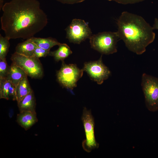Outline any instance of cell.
Wrapping results in <instances>:
<instances>
[{
	"label": "cell",
	"instance_id": "6da1fadb",
	"mask_svg": "<svg viewBox=\"0 0 158 158\" xmlns=\"http://www.w3.org/2000/svg\"><path fill=\"white\" fill-rule=\"evenodd\" d=\"M2 10L1 28L9 40L34 37L48 22L37 0H11L5 3Z\"/></svg>",
	"mask_w": 158,
	"mask_h": 158
},
{
	"label": "cell",
	"instance_id": "7a4b0ae2",
	"mask_svg": "<svg viewBox=\"0 0 158 158\" xmlns=\"http://www.w3.org/2000/svg\"><path fill=\"white\" fill-rule=\"evenodd\" d=\"M116 24L120 40L129 50L138 55L145 52L146 47L154 40L152 27L140 16L123 11Z\"/></svg>",
	"mask_w": 158,
	"mask_h": 158
},
{
	"label": "cell",
	"instance_id": "3957f363",
	"mask_svg": "<svg viewBox=\"0 0 158 158\" xmlns=\"http://www.w3.org/2000/svg\"><path fill=\"white\" fill-rule=\"evenodd\" d=\"M89 39L92 48L106 55L117 52V43L120 40L117 31L99 32L92 35Z\"/></svg>",
	"mask_w": 158,
	"mask_h": 158
},
{
	"label": "cell",
	"instance_id": "277c9868",
	"mask_svg": "<svg viewBox=\"0 0 158 158\" xmlns=\"http://www.w3.org/2000/svg\"><path fill=\"white\" fill-rule=\"evenodd\" d=\"M141 86L146 106L151 112L158 110V78L145 73L142 74Z\"/></svg>",
	"mask_w": 158,
	"mask_h": 158
},
{
	"label": "cell",
	"instance_id": "5b68a950",
	"mask_svg": "<svg viewBox=\"0 0 158 158\" xmlns=\"http://www.w3.org/2000/svg\"><path fill=\"white\" fill-rule=\"evenodd\" d=\"M11 59L12 63L20 67L28 76L32 78H41L43 74L42 66L39 58L35 56H27L16 52Z\"/></svg>",
	"mask_w": 158,
	"mask_h": 158
},
{
	"label": "cell",
	"instance_id": "8992f818",
	"mask_svg": "<svg viewBox=\"0 0 158 158\" xmlns=\"http://www.w3.org/2000/svg\"><path fill=\"white\" fill-rule=\"evenodd\" d=\"M84 70L80 69L75 64H67L62 62V66L56 73L59 83L63 87L72 92L77 86L78 81L82 76Z\"/></svg>",
	"mask_w": 158,
	"mask_h": 158
},
{
	"label": "cell",
	"instance_id": "52a82bcc",
	"mask_svg": "<svg viewBox=\"0 0 158 158\" xmlns=\"http://www.w3.org/2000/svg\"><path fill=\"white\" fill-rule=\"evenodd\" d=\"M65 30L66 38L74 44H80L92 35L88 23L80 19H73Z\"/></svg>",
	"mask_w": 158,
	"mask_h": 158
},
{
	"label": "cell",
	"instance_id": "ba28073f",
	"mask_svg": "<svg viewBox=\"0 0 158 158\" xmlns=\"http://www.w3.org/2000/svg\"><path fill=\"white\" fill-rule=\"evenodd\" d=\"M81 120L85 136V139L82 142V146L85 152L89 153L92 150L98 148L99 146L95 137V123L91 110L86 107L84 108Z\"/></svg>",
	"mask_w": 158,
	"mask_h": 158
},
{
	"label": "cell",
	"instance_id": "9c48e42d",
	"mask_svg": "<svg viewBox=\"0 0 158 158\" xmlns=\"http://www.w3.org/2000/svg\"><path fill=\"white\" fill-rule=\"evenodd\" d=\"M83 69L91 80L99 85L107 79L111 74L109 68L102 62V55L97 60L85 62Z\"/></svg>",
	"mask_w": 158,
	"mask_h": 158
},
{
	"label": "cell",
	"instance_id": "30bf717a",
	"mask_svg": "<svg viewBox=\"0 0 158 158\" xmlns=\"http://www.w3.org/2000/svg\"><path fill=\"white\" fill-rule=\"evenodd\" d=\"M16 121L25 130H28L38 121L36 112H20L17 115Z\"/></svg>",
	"mask_w": 158,
	"mask_h": 158
},
{
	"label": "cell",
	"instance_id": "8fae6325",
	"mask_svg": "<svg viewBox=\"0 0 158 158\" xmlns=\"http://www.w3.org/2000/svg\"><path fill=\"white\" fill-rule=\"evenodd\" d=\"M16 87L6 78H0V98L16 100Z\"/></svg>",
	"mask_w": 158,
	"mask_h": 158
},
{
	"label": "cell",
	"instance_id": "7c38bea8",
	"mask_svg": "<svg viewBox=\"0 0 158 158\" xmlns=\"http://www.w3.org/2000/svg\"><path fill=\"white\" fill-rule=\"evenodd\" d=\"M26 76V74L20 67L12 63L9 66L6 78L16 87L23 78Z\"/></svg>",
	"mask_w": 158,
	"mask_h": 158
},
{
	"label": "cell",
	"instance_id": "4fadbf2b",
	"mask_svg": "<svg viewBox=\"0 0 158 158\" xmlns=\"http://www.w3.org/2000/svg\"><path fill=\"white\" fill-rule=\"evenodd\" d=\"M20 112L26 111L35 112L36 102L33 91H32L17 103Z\"/></svg>",
	"mask_w": 158,
	"mask_h": 158
},
{
	"label": "cell",
	"instance_id": "5bb4252c",
	"mask_svg": "<svg viewBox=\"0 0 158 158\" xmlns=\"http://www.w3.org/2000/svg\"><path fill=\"white\" fill-rule=\"evenodd\" d=\"M37 47L30 38L18 44L16 47L15 52L27 56H33L34 50Z\"/></svg>",
	"mask_w": 158,
	"mask_h": 158
},
{
	"label": "cell",
	"instance_id": "9a60e30c",
	"mask_svg": "<svg viewBox=\"0 0 158 158\" xmlns=\"http://www.w3.org/2000/svg\"><path fill=\"white\" fill-rule=\"evenodd\" d=\"M32 90L29 83L27 76H25L16 87V96L17 103Z\"/></svg>",
	"mask_w": 158,
	"mask_h": 158
},
{
	"label": "cell",
	"instance_id": "2e32d148",
	"mask_svg": "<svg viewBox=\"0 0 158 158\" xmlns=\"http://www.w3.org/2000/svg\"><path fill=\"white\" fill-rule=\"evenodd\" d=\"M58 48L52 51H50L49 55L52 56L55 61H63L65 59L68 57L72 53L69 46L65 43H61Z\"/></svg>",
	"mask_w": 158,
	"mask_h": 158
},
{
	"label": "cell",
	"instance_id": "e0dca14e",
	"mask_svg": "<svg viewBox=\"0 0 158 158\" xmlns=\"http://www.w3.org/2000/svg\"><path fill=\"white\" fill-rule=\"evenodd\" d=\"M31 39L37 47L49 51L54 46L61 44L56 39L51 37L43 38L34 37Z\"/></svg>",
	"mask_w": 158,
	"mask_h": 158
},
{
	"label": "cell",
	"instance_id": "ac0fdd59",
	"mask_svg": "<svg viewBox=\"0 0 158 158\" xmlns=\"http://www.w3.org/2000/svg\"><path fill=\"white\" fill-rule=\"evenodd\" d=\"M10 40L6 37H4L0 34V59H6L8 51L10 44Z\"/></svg>",
	"mask_w": 158,
	"mask_h": 158
},
{
	"label": "cell",
	"instance_id": "d6986e66",
	"mask_svg": "<svg viewBox=\"0 0 158 158\" xmlns=\"http://www.w3.org/2000/svg\"><path fill=\"white\" fill-rule=\"evenodd\" d=\"M9 68L6 59H0V78H6Z\"/></svg>",
	"mask_w": 158,
	"mask_h": 158
},
{
	"label": "cell",
	"instance_id": "ffe728a7",
	"mask_svg": "<svg viewBox=\"0 0 158 158\" xmlns=\"http://www.w3.org/2000/svg\"><path fill=\"white\" fill-rule=\"evenodd\" d=\"M50 51L37 47L34 50L33 56L38 58L42 57H45L49 55Z\"/></svg>",
	"mask_w": 158,
	"mask_h": 158
},
{
	"label": "cell",
	"instance_id": "44dd1931",
	"mask_svg": "<svg viewBox=\"0 0 158 158\" xmlns=\"http://www.w3.org/2000/svg\"><path fill=\"white\" fill-rule=\"evenodd\" d=\"M109 1H113L117 3L123 4H134L143 1L145 0H107Z\"/></svg>",
	"mask_w": 158,
	"mask_h": 158
},
{
	"label": "cell",
	"instance_id": "7402d4cb",
	"mask_svg": "<svg viewBox=\"0 0 158 158\" xmlns=\"http://www.w3.org/2000/svg\"><path fill=\"white\" fill-rule=\"evenodd\" d=\"M63 4H72L81 3L85 0H56Z\"/></svg>",
	"mask_w": 158,
	"mask_h": 158
},
{
	"label": "cell",
	"instance_id": "603a6c76",
	"mask_svg": "<svg viewBox=\"0 0 158 158\" xmlns=\"http://www.w3.org/2000/svg\"><path fill=\"white\" fill-rule=\"evenodd\" d=\"M153 30H158V19L155 18L154 20V23L152 27Z\"/></svg>",
	"mask_w": 158,
	"mask_h": 158
},
{
	"label": "cell",
	"instance_id": "cb8c5ba5",
	"mask_svg": "<svg viewBox=\"0 0 158 158\" xmlns=\"http://www.w3.org/2000/svg\"><path fill=\"white\" fill-rule=\"evenodd\" d=\"M3 2H4V0H0V9H2V8L3 6Z\"/></svg>",
	"mask_w": 158,
	"mask_h": 158
}]
</instances>
